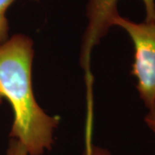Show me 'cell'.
I'll return each instance as SVG.
<instances>
[{
	"mask_svg": "<svg viewBox=\"0 0 155 155\" xmlns=\"http://www.w3.org/2000/svg\"><path fill=\"white\" fill-rule=\"evenodd\" d=\"M16 0H0V45L9 38V22L6 17L8 9Z\"/></svg>",
	"mask_w": 155,
	"mask_h": 155,
	"instance_id": "4",
	"label": "cell"
},
{
	"mask_svg": "<svg viewBox=\"0 0 155 155\" xmlns=\"http://www.w3.org/2000/svg\"><path fill=\"white\" fill-rule=\"evenodd\" d=\"M33 41L17 34L0 45V104L7 100L14 119L10 133L28 155L52 149L59 118L48 116L35 98L32 86Z\"/></svg>",
	"mask_w": 155,
	"mask_h": 155,
	"instance_id": "1",
	"label": "cell"
},
{
	"mask_svg": "<svg viewBox=\"0 0 155 155\" xmlns=\"http://www.w3.org/2000/svg\"><path fill=\"white\" fill-rule=\"evenodd\" d=\"M112 26L123 28L134 48L132 74L137 79L136 88L147 108L155 104V21L135 22L117 15Z\"/></svg>",
	"mask_w": 155,
	"mask_h": 155,
	"instance_id": "2",
	"label": "cell"
},
{
	"mask_svg": "<svg viewBox=\"0 0 155 155\" xmlns=\"http://www.w3.org/2000/svg\"><path fill=\"white\" fill-rule=\"evenodd\" d=\"M6 155H28L26 149L19 141L15 139H11Z\"/></svg>",
	"mask_w": 155,
	"mask_h": 155,
	"instance_id": "6",
	"label": "cell"
},
{
	"mask_svg": "<svg viewBox=\"0 0 155 155\" xmlns=\"http://www.w3.org/2000/svg\"><path fill=\"white\" fill-rule=\"evenodd\" d=\"M85 140L84 155H112L108 150L92 144L91 139H85Z\"/></svg>",
	"mask_w": 155,
	"mask_h": 155,
	"instance_id": "5",
	"label": "cell"
},
{
	"mask_svg": "<svg viewBox=\"0 0 155 155\" xmlns=\"http://www.w3.org/2000/svg\"><path fill=\"white\" fill-rule=\"evenodd\" d=\"M145 121L150 129L155 134V104L149 109V112L145 117Z\"/></svg>",
	"mask_w": 155,
	"mask_h": 155,
	"instance_id": "7",
	"label": "cell"
},
{
	"mask_svg": "<svg viewBox=\"0 0 155 155\" xmlns=\"http://www.w3.org/2000/svg\"><path fill=\"white\" fill-rule=\"evenodd\" d=\"M117 2L118 0H89L87 4L88 23L84 35L80 64L85 72L88 95L92 91V75L90 70L91 52L112 27L113 19L119 15ZM142 2L146 11V21H155V0H142Z\"/></svg>",
	"mask_w": 155,
	"mask_h": 155,
	"instance_id": "3",
	"label": "cell"
},
{
	"mask_svg": "<svg viewBox=\"0 0 155 155\" xmlns=\"http://www.w3.org/2000/svg\"><path fill=\"white\" fill-rule=\"evenodd\" d=\"M35 1H38V0H35Z\"/></svg>",
	"mask_w": 155,
	"mask_h": 155,
	"instance_id": "8",
	"label": "cell"
}]
</instances>
